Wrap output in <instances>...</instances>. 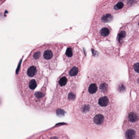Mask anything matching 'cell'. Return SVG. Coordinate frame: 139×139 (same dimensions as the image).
I'll return each instance as SVG.
<instances>
[{"label": "cell", "mask_w": 139, "mask_h": 139, "mask_svg": "<svg viewBox=\"0 0 139 139\" xmlns=\"http://www.w3.org/2000/svg\"><path fill=\"white\" fill-rule=\"evenodd\" d=\"M130 85L137 92H139V52H135L129 60Z\"/></svg>", "instance_id": "8"}, {"label": "cell", "mask_w": 139, "mask_h": 139, "mask_svg": "<svg viewBox=\"0 0 139 139\" xmlns=\"http://www.w3.org/2000/svg\"><path fill=\"white\" fill-rule=\"evenodd\" d=\"M112 19L113 17L109 14H106L104 15L101 18L102 21L105 23L111 22L112 21Z\"/></svg>", "instance_id": "12"}, {"label": "cell", "mask_w": 139, "mask_h": 139, "mask_svg": "<svg viewBox=\"0 0 139 139\" xmlns=\"http://www.w3.org/2000/svg\"><path fill=\"white\" fill-rule=\"evenodd\" d=\"M123 139H139V112L138 96L130 101L122 123Z\"/></svg>", "instance_id": "6"}, {"label": "cell", "mask_w": 139, "mask_h": 139, "mask_svg": "<svg viewBox=\"0 0 139 139\" xmlns=\"http://www.w3.org/2000/svg\"><path fill=\"white\" fill-rule=\"evenodd\" d=\"M124 7V4L123 3L120 1L114 5V9L115 11H120Z\"/></svg>", "instance_id": "13"}, {"label": "cell", "mask_w": 139, "mask_h": 139, "mask_svg": "<svg viewBox=\"0 0 139 139\" xmlns=\"http://www.w3.org/2000/svg\"><path fill=\"white\" fill-rule=\"evenodd\" d=\"M126 83L123 81L119 82L116 85V90L118 93H123L127 91Z\"/></svg>", "instance_id": "11"}, {"label": "cell", "mask_w": 139, "mask_h": 139, "mask_svg": "<svg viewBox=\"0 0 139 139\" xmlns=\"http://www.w3.org/2000/svg\"><path fill=\"white\" fill-rule=\"evenodd\" d=\"M112 70L108 63L103 61L91 66L79 98L89 100L111 93Z\"/></svg>", "instance_id": "3"}, {"label": "cell", "mask_w": 139, "mask_h": 139, "mask_svg": "<svg viewBox=\"0 0 139 139\" xmlns=\"http://www.w3.org/2000/svg\"><path fill=\"white\" fill-rule=\"evenodd\" d=\"M79 81L72 79L65 72L57 78L55 91L45 111L54 112L66 108L76 99Z\"/></svg>", "instance_id": "4"}, {"label": "cell", "mask_w": 139, "mask_h": 139, "mask_svg": "<svg viewBox=\"0 0 139 139\" xmlns=\"http://www.w3.org/2000/svg\"><path fill=\"white\" fill-rule=\"evenodd\" d=\"M65 45L57 42L44 44L33 49L28 56L49 70H54L58 64V58Z\"/></svg>", "instance_id": "5"}, {"label": "cell", "mask_w": 139, "mask_h": 139, "mask_svg": "<svg viewBox=\"0 0 139 139\" xmlns=\"http://www.w3.org/2000/svg\"><path fill=\"white\" fill-rule=\"evenodd\" d=\"M121 111V105L111 92L90 100L78 98L71 114L82 129L100 136L108 133L115 126Z\"/></svg>", "instance_id": "1"}, {"label": "cell", "mask_w": 139, "mask_h": 139, "mask_svg": "<svg viewBox=\"0 0 139 139\" xmlns=\"http://www.w3.org/2000/svg\"><path fill=\"white\" fill-rule=\"evenodd\" d=\"M84 52L76 44H67L66 51L63 56L67 67H76L82 69L85 59Z\"/></svg>", "instance_id": "7"}, {"label": "cell", "mask_w": 139, "mask_h": 139, "mask_svg": "<svg viewBox=\"0 0 139 139\" xmlns=\"http://www.w3.org/2000/svg\"><path fill=\"white\" fill-rule=\"evenodd\" d=\"M7 0H0V6L4 3Z\"/></svg>", "instance_id": "14"}, {"label": "cell", "mask_w": 139, "mask_h": 139, "mask_svg": "<svg viewBox=\"0 0 139 139\" xmlns=\"http://www.w3.org/2000/svg\"><path fill=\"white\" fill-rule=\"evenodd\" d=\"M33 139H71L64 129L55 127Z\"/></svg>", "instance_id": "9"}, {"label": "cell", "mask_w": 139, "mask_h": 139, "mask_svg": "<svg viewBox=\"0 0 139 139\" xmlns=\"http://www.w3.org/2000/svg\"><path fill=\"white\" fill-rule=\"evenodd\" d=\"M44 78L38 62L28 56L16 76L17 90L26 105L45 111L47 88H39Z\"/></svg>", "instance_id": "2"}, {"label": "cell", "mask_w": 139, "mask_h": 139, "mask_svg": "<svg viewBox=\"0 0 139 139\" xmlns=\"http://www.w3.org/2000/svg\"><path fill=\"white\" fill-rule=\"evenodd\" d=\"M112 29L108 25H104L97 29L93 34V38L97 42L110 41L112 36Z\"/></svg>", "instance_id": "10"}]
</instances>
